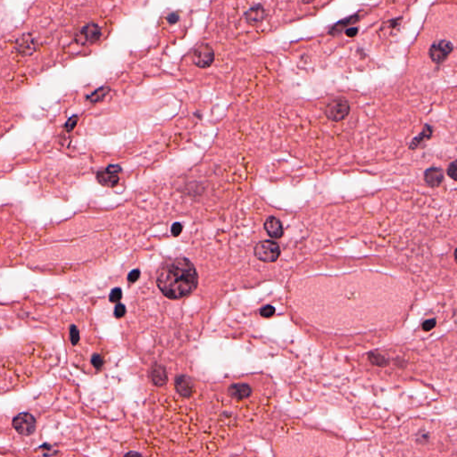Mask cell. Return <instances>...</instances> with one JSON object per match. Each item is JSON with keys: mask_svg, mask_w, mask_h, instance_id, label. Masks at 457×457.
Returning <instances> with one entry per match:
<instances>
[{"mask_svg": "<svg viewBox=\"0 0 457 457\" xmlns=\"http://www.w3.org/2000/svg\"><path fill=\"white\" fill-rule=\"evenodd\" d=\"M156 283L165 297L180 299L197 289L199 275L190 260L177 257L168 260L162 265L157 272Z\"/></svg>", "mask_w": 457, "mask_h": 457, "instance_id": "1", "label": "cell"}, {"mask_svg": "<svg viewBox=\"0 0 457 457\" xmlns=\"http://www.w3.org/2000/svg\"><path fill=\"white\" fill-rule=\"evenodd\" d=\"M280 246L275 242L265 240L258 243L254 247L255 257L264 263H273L279 258Z\"/></svg>", "mask_w": 457, "mask_h": 457, "instance_id": "2", "label": "cell"}, {"mask_svg": "<svg viewBox=\"0 0 457 457\" xmlns=\"http://www.w3.org/2000/svg\"><path fill=\"white\" fill-rule=\"evenodd\" d=\"M349 111V103L345 99L332 100L325 108L326 116L333 121H343L348 115Z\"/></svg>", "mask_w": 457, "mask_h": 457, "instance_id": "3", "label": "cell"}, {"mask_svg": "<svg viewBox=\"0 0 457 457\" xmlns=\"http://www.w3.org/2000/svg\"><path fill=\"white\" fill-rule=\"evenodd\" d=\"M13 426L18 434L30 436L35 432L36 420L33 415L28 413H22L16 415L13 421Z\"/></svg>", "mask_w": 457, "mask_h": 457, "instance_id": "4", "label": "cell"}, {"mask_svg": "<svg viewBox=\"0 0 457 457\" xmlns=\"http://www.w3.org/2000/svg\"><path fill=\"white\" fill-rule=\"evenodd\" d=\"M453 44L448 40H440L432 45L429 50V56L437 65L443 63L453 50Z\"/></svg>", "mask_w": 457, "mask_h": 457, "instance_id": "5", "label": "cell"}, {"mask_svg": "<svg viewBox=\"0 0 457 457\" xmlns=\"http://www.w3.org/2000/svg\"><path fill=\"white\" fill-rule=\"evenodd\" d=\"M215 61V52L208 44H203L193 54V62L199 68H207Z\"/></svg>", "mask_w": 457, "mask_h": 457, "instance_id": "6", "label": "cell"}, {"mask_svg": "<svg viewBox=\"0 0 457 457\" xmlns=\"http://www.w3.org/2000/svg\"><path fill=\"white\" fill-rule=\"evenodd\" d=\"M102 31L100 26L96 23H89L79 30L76 40L81 44L95 43L100 39Z\"/></svg>", "mask_w": 457, "mask_h": 457, "instance_id": "7", "label": "cell"}, {"mask_svg": "<svg viewBox=\"0 0 457 457\" xmlns=\"http://www.w3.org/2000/svg\"><path fill=\"white\" fill-rule=\"evenodd\" d=\"M175 388L181 397H190L194 393V383L188 376H178L175 379Z\"/></svg>", "mask_w": 457, "mask_h": 457, "instance_id": "8", "label": "cell"}, {"mask_svg": "<svg viewBox=\"0 0 457 457\" xmlns=\"http://www.w3.org/2000/svg\"><path fill=\"white\" fill-rule=\"evenodd\" d=\"M228 396L237 400H245L252 395V388L248 384L236 383L228 388Z\"/></svg>", "mask_w": 457, "mask_h": 457, "instance_id": "9", "label": "cell"}, {"mask_svg": "<svg viewBox=\"0 0 457 457\" xmlns=\"http://www.w3.org/2000/svg\"><path fill=\"white\" fill-rule=\"evenodd\" d=\"M264 228L272 238H280L283 235V226L280 221L274 216H270L264 223Z\"/></svg>", "mask_w": 457, "mask_h": 457, "instance_id": "10", "label": "cell"}, {"mask_svg": "<svg viewBox=\"0 0 457 457\" xmlns=\"http://www.w3.org/2000/svg\"><path fill=\"white\" fill-rule=\"evenodd\" d=\"M150 379L155 386H164L168 382V375L166 369L163 365L154 364L150 370Z\"/></svg>", "mask_w": 457, "mask_h": 457, "instance_id": "11", "label": "cell"}, {"mask_svg": "<svg viewBox=\"0 0 457 457\" xmlns=\"http://www.w3.org/2000/svg\"><path fill=\"white\" fill-rule=\"evenodd\" d=\"M444 179L443 171L439 167L428 169L424 173V181L430 187L440 186Z\"/></svg>", "mask_w": 457, "mask_h": 457, "instance_id": "12", "label": "cell"}, {"mask_svg": "<svg viewBox=\"0 0 457 457\" xmlns=\"http://www.w3.org/2000/svg\"><path fill=\"white\" fill-rule=\"evenodd\" d=\"M265 10L263 9L262 5H256V6H254L252 8L249 9L247 12H246V14H245V17H246V21L248 23L250 24H256L258 22H261L263 21V19L265 18Z\"/></svg>", "mask_w": 457, "mask_h": 457, "instance_id": "13", "label": "cell"}, {"mask_svg": "<svg viewBox=\"0 0 457 457\" xmlns=\"http://www.w3.org/2000/svg\"><path fill=\"white\" fill-rule=\"evenodd\" d=\"M97 179L100 184L109 188L115 187L119 182V177L117 174L108 173L106 170L99 172L97 174Z\"/></svg>", "mask_w": 457, "mask_h": 457, "instance_id": "14", "label": "cell"}, {"mask_svg": "<svg viewBox=\"0 0 457 457\" xmlns=\"http://www.w3.org/2000/svg\"><path fill=\"white\" fill-rule=\"evenodd\" d=\"M432 134V128L431 126L425 125L424 129H423V131L421 134H419L418 137L417 138H414V140L411 143V146H410V148L413 149V148H416L418 147L422 143L424 142L425 140H427L429 138H431Z\"/></svg>", "mask_w": 457, "mask_h": 457, "instance_id": "15", "label": "cell"}, {"mask_svg": "<svg viewBox=\"0 0 457 457\" xmlns=\"http://www.w3.org/2000/svg\"><path fill=\"white\" fill-rule=\"evenodd\" d=\"M358 16L357 15H354V16H351V17L346 18L344 21H341V22H339L337 25L334 26L332 29V31L331 33H338L340 32L345 25H349V24H353L354 22H355V21L357 20Z\"/></svg>", "mask_w": 457, "mask_h": 457, "instance_id": "16", "label": "cell"}, {"mask_svg": "<svg viewBox=\"0 0 457 457\" xmlns=\"http://www.w3.org/2000/svg\"><path fill=\"white\" fill-rule=\"evenodd\" d=\"M109 91H110V89H109L108 87L100 88V90L95 91V92L91 96V101L97 102V101H100V100H103L104 98L108 95Z\"/></svg>", "mask_w": 457, "mask_h": 457, "instance_id": "17", "label": "cell"}, {"mask_svg": "<svg viewBox=\"0 0 457 457\" xmlns=\"http://www.w3.org/2000/svg\"><path fill=\"white\" fill-rule=\"evenodd\" d=\"M369 358H370L371 362L373 364H375V365H378V366H386L387 365L386 359L381 354H370Z\"/></svg>", "mask_w": 457, "mask_h": 457, "instance_id": "18", "label": "cell"}, {"mask_svg": "<svg viewBox=\"0 0 457 457\" xmlns=\"http://www.w3.org/2000/svg\"><path fill=\"white\" fill-rule=\"evenodd\" d=\"M121 297H122L121 289H119V288H115V289H113L112 291H111L110 296H109V299L112 303H118L121 300Z\"/></svg>", "mask_w": 457, "mask_h": 457, "instance_id": "19", "label": "cell"}, {"mask_svg": "<svg viewBox=\"0 0 457 457\" xmlns=\"http://www.w3.org/2000/svg\"><path fill=\"white\" fill-rule=\"evenodd\" d=\"M275 314V308L272 306H266L260 311V315L264 318H270Z\"/></svg>", "mask_w": 457, "mask_h": 457, "instance_id": "20", "label": "cell"}, {"mask_svg": "<svg viewBox=\"0 0 457 457\" xmlns=\"http://www.w3.org/2000/svg\"><path fill=\"white\" fill-rule=\"evenodd\" d=\"M126 313L125 306L122 304H117L115 308H114V315L116 318H121L123 317Z\"/></svg>", "mask_w": 457, "mask_h": 457, "instance_id": "21", "label": "cell"}, {"mask_svg": "<svg viewBox=\"0 0 457 457\" xmlns=\"http://www.w3.org/2000/svg\"><path fill=\"white\" fill-rule=\"evenodd\" d=\"M457 163L453 162V163L449 164V168H448V174H449V176L453 179L454 181H457Z\"/></svg>", "mask_w": 457, "mask_h": 457, "instance_id": "22", "label": "cell"}, {"mask_svg": "<svg viewBox=\"0 0 457 457\" xmlns=\"http://www.w3.org/2000/svg\"><path fill=\"white\" fill-rule=\"evenodd\" d=\"M103 358L100 356V354H95L93 355L92 357V364L94 365L96 369H100L101 367L103 366Z\"/></svg>", "mask_w": 457, "mask_h": 457, "instance_id": "23", "label": "cell"}, {"mask_svg": "<svg viewBox=\"0 0 457 457\" xmlns=\"http://www.w3.org/2000/svg\"><path fill=\"white\" fill-rule=\"evenodd\" d=\"M436 326V320H428L425 323H423V329L424 332H430L432 331V329L434 328Z\"/></svg>", "mask_w": 457, "mask_h": 457, "instance_id": "24", "label": "cell"}, {"mask_svg": "<svg viewBox=\"0 0 457 457\" xmlns=\"http://www.w3.org/2000/svg\"><path fill=\"white\" fill-rule=\"evenodd\" d=\"M139 275H140L139 270H138V269L133 270L132 272H129V275H128V280H129V282L133 283V282L138 280V278H139Z\"/></svg>", "mask_w": 457, "mask_h": 457, "instance_id": "25", "label": "cell"}, {"mask_svg": "<svg viewBox=\"0 0 457 457\" xmlns=\"http://www.w3.org/2000/svg\"><path fill=\"white\" fill-rule=\"evenodd\" d=\"M106 171L108 173H113V174H117V173H121V167L118 164H111V165L108 166V168L106 169Z\"/></svg>", "mask_w": 457, "mask_h": 457, "instance_id": "26", "label": "cell"}, {"mask_svg": "<svg viewBox=\"0 0 457 457\" xmlns=\"http://www.w3.org/2000/svg\"><path fill=\"white\" fill-rule=\"evenodd\" d=\"M181 230H182V225L179 223H176L172 226V234L174 237H178L181 234Z\"/></svg>", "mask_w": 457, "mask_h": 457, "instance_id": "27", "label": "cell"}, {"mask_svg": "<svg viewBox=\"0 0 457 457\" xmlns=\"http://www.w3.org/2000/svg\"><path fill=\"white\" fill-rule=\"evenodd\" d=\"M71 339H72V342L74 343V345L77 343L79 341V339H80V336H79V332H78L77 329L75 327H72L71 329Z\"/></svg>", "mask_w": 457, "mask_h": 457, "instance_id": "28", "label": "cell"}, {"mask_svg": "<svg viewBox=\"0 0 457 457\" xmlns=\"http://www.w3.org/2000/svg\"><path fill=\"white\" fill-rule=\"evenodd\" d=\"M167 20L170 23H176L180 20V15L178 13H173L169 14Z\"/></svg>", "mask_w": 457, "mask_h": 457, "instance_id": "29", "label": "cell"}, {"mask_svg": "<svg viewBox=\"0 0 457 457\" xmlns=\"http://www.w3.org/2000/svg\"><path fill=\"white\" fill-rule=\"evenodd\" d=\"M357 28H349V29L345 30V35L348 36L350 38H354V36L357 34Z\"/></svg>", "mask_w": 457, "mask_h": 457, "instance_id": "30", "label": "cell"}, {"mask_svg": "<svg viewBox=\"0 0 457 457\" xmlns=\"http://www.w3.org/2000/svg\"><path fill=\"white\" fill-rule=\"evenodd\" d=\"M143 457L140 454L138 453V452H129L128 454H126L125 457Z\"/></svg>", "mask_w": 457, "mask_h": 457, "instance_id": "31", "label": "cell"}]
</instances>
